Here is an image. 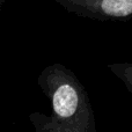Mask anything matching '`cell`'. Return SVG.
<instances>
[{
    "mask_svg": "<svg viewBox=\"0 0 132 132\" xmlns=\"http://www.w3.org/2000/svg\"><path fill=\"white\" fill-rule=\"evenodd\" d=\"M5 1H6V0H0V11H1V8H2V5L5 4Z\"/></svg>",
    "mask_w": 132,
    "mask_h": 132,
    "instance_id": "277c9868",
    "label": "cell"
},
{
    "mask_svg": "<svg viewBox=\"0 0 132 132\" xmlns=\"http://www.w3.org/2000/svg\"><path fill=\"white\" fill-rule=\"evenodd\" d=\"M37 85L51 104V115H29L34 132H97L89 94L72 70L53 63L42 70Z\"/></svg>",
    "mask_w": 132,
    "mask_h": 132,
    "instance_id": "6da1fadb",
    "label": "cell"
},
{
    "mask_svg": "<svg viewBox=\"0 0 132 132\" xmlns=\"http://www.w3.org/2000/svg\"><path fill=\"white\" fill-rule=\"evenodd\" d=\"M68 13L95 21H129L132 0H52Z\"/></svg>",
    "mask_w": 132,
    "mask_h": 132,
    "instance_id": "7a4b0ae2",
    "label": "cell"
},
{
    "mask_svg": "<svg viewBox=\"0 0 132 132\" xmlns=\"http://www.w3.org/2000/svg\"><path fill=\"white\" fill-rule=\"evenodd\" d=\"M107 67L132 94V63H111Z\"/></svg>",
    "mask_w": 132,
    "mask_h": 132,
    "instance_id": "3957f363",
    "label": "cell"
}]
</instances>
